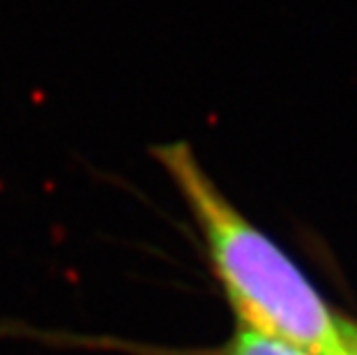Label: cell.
<instances>
[{"label": "cell", "mask_w": 357, "mask_h": 355, "mask_svg": "<svg viewBox=\"0 0 357 355\" xmlns=\"http://www.w3.org/2000/svg\"><path fill=\"white\" fill-rule=\"evenodd\" d=\"M153 155L199 231L238 326L314 355H337L344 319L332 314L298 263L226 196L189 143H162Z\"/></svg>", "instance_id": "obj_1"}, {"label": "cell", "mask_w": 357, "mask_h": 355, "mask_svg": "<svg viewBox=\"0 0 357 355\" xmlns=\"http://www.w3.org/2000/svg\"><path fill=\"white\" fill-rule=\"evenodd\" d=\"M337 355H357V326L341 321V339Z\"/></svg>", "instance_id": "obj_3"}, {"label": "cell", "mask_w": 357, "mask_h": 355, "mask_svg": "<svg viewBox=\"0 0 357 355\" xmlns=\"http://www.w3.org/2000/svg\"><path fill=\"white\" fill-rule=\"evenodd\" d=\"M72 342L86 346H104L109 351H120L125 355H314L295 344H288L279 337L263 335L258 330H249L238 326V330L219 346L208 349H169V346H148V344H132L120 342V339H72Z\"/></svg>", "instance_id": "obj_2"}]
</instances>
